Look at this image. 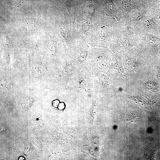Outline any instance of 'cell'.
I'll return each instance as SVG.
<instances>
[{
    "mask_svg": "<svg viewBox=\"0 0 160 160\" xmlns=\"http://www.w3.org/2000/svg\"><path fill=\"white\" fill-rule=\"evenodd\" d=\"M145 21L146 26L148 28H154L155 26L154 22L152 19H148Z\"/></svg>",
    "mask_w": 160,
    "mask_h": 160,
    "instance_id": "obj_6",
    "label": "cell"
},
{
    "mask_svg": "<svg viewBox=\"0 0 160 160\" xmlns=\"http://www.w3.org/2000/svg\"><path fill=\"white\" fill-rule=\"evenodd\" d=\"M157 78L158 81L160 83V69L159 68H157Z\"/></svg>",
    "mask_w": 160,
    "mask_h": 160,
    "instance_id": "obj_8",
    "label": "cell"
},
{
    "mask_svg": "<svg viewBox=\"0 0 160 160\" xmlns=\"http://www.w3.org/2000/svg\"><path fill=\"white\" fill-rule=\"evenodd\" d=\"M130 99L133 102L137 105L144 107H147V106H153L151 102L145 98L140 97H131L130 96Z\"/></svg>",
    "mask_w": 160,
    "mask_h": 160,
    "instance_id": "obj_2",
    "label": "cell"
},
{
    "mask_svg": "<svg viewBox=\"0 0 160 160\" xmlns=\"http://www.w3.org/2000/svg\"><path fill=\"white\" fill-rule=\"evenodd\" d=\"M19 159V160L24 159V158L23 157H21V156L20 157Z\"/></svg>",
    "mask_w": 160,
    "mask_h": 160,
    "instance_id": "obj_11",
    "label": "cell"
},
{
    "mask_svg": "<svg viewBox=\"0 0 160 160\" xmlns=\"http://www.w3.org/2000/svg\"><path fill=\"white\" fill-rule=\"evenodd\" d=\"M65 108L64 104L63 103H61L59 104L58 108L60 110H62Z\"/></svg>",
    "mask_w": 160,
    "mask_h": 160,
    "instance_id": "obj_9",
    "label": "cell"
},
{
    "mask_svg": "<svg viewBox=\"0 0 160 160\" xmlns=\"http://www.w3.org/2000/svg\"><path fill=\"white\" fill-rule=\"evenodd\" d=\"M139 120V116L134 113H124L121 118V120L126 123H136Z\"/></svg>",
    "mask_w": 160,
    "mask_h": 160,
    "instance_id": "obj_1",
    "label": "cell"
},
{
    "mask_svg": "<svg viewBox=\"0 0 160 160\" xmlns=\"http://www.w3.org/2000/svg\"><path fill=\"white\" fill-rule=\"evenodd\" d=\"M59 104V101L57 100H55L53 102V105L55 107H57Z\"/></svg>",
    "mask_w": 160,
    "mask_h": 160,
    "instance_id": "obj_10",
    "label": "cell"
},
{
    "mask_svg": "<svg viewBox=\"0 0 160 160\" xmlns=\"http://www.w3.org/2000/svg\"><path fill=\"white\" fill-rule=\"evenodd\" d=\"M149 43L153 47H156L160 44V41L158 38L153 36H149L148 37Z\"/></svg>",
    "mask_w": 160,
    "mask_h": 160,
    "instance_id": "obj_3",
    "label": "cell"
},
{
    "mask_svg": "<svg viewBox=\"0 0 160 160\" xmlns=\"http://www.w3.org/2000/svg\"><path fill=\"white\" fill-rule=\"evenodd\" d=\"M108 7L109 9V11L112 14L116 13V9L114 4L111 1H109L108 3Z\"/></svg>",
    "mask_w": 160,
    "mask_h": 160,
    "instance_id": "obj_5",
    "label": "cell"
},
{
    "mask_svg": "<svg viewBox=\"0 0 160 160\" xmlns=\"http://www.w3.org/2000/svg\"><path fill=\"white\" fill-rule=\"evenodd\" d=\"M87 8L88 12L90 13H92L94 11V6L91 5H89Z\"/></svg>",
    "mask_w": 160,
    "mask_h": 160,
    "instance_id": "obj_7",
    "label": "cell"
},
{
    "mask_svg": "<svg viewBox=\"0 0 160 160\" xmlns=\"http://www.w3.org/2000/svg\"><path fill=\"white\" fill-rule=\"evenodd\" d=\"M145 84V86L149 90L153 91H156L157 90V84L154 81H149Z\"/></svg>",
    "mask_w": 160,
    "mask_h": 160,
    "instance_id": "obj_4",
    "label": "cell"
}]
</instances>
